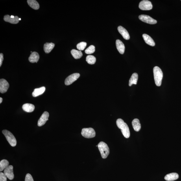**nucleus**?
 I'll return each mask as SVG.
<instances>
[{"mask_svg": "<svg viewBox=\"0 0 181 181\" xmlns=\"http://www.w3.org/2000/svg\"><path fill=\"white\" fill-rule=\"evenodd\" d=\"M4 173L6 177L10 180H12L14 178V173H13V167L12 165L8 166L4 170Z\"/></svg>", "mask_w": 181, "mask_h": 181, "instance_id": "nucleus-10", "label": "nucleus"}, {"mask_svg": "<svg viewBox=\"0 0 181 181\" xmlns=\"http://www.w3.org/2000/svg\"><path fill=\"white\" fill-rule=\"evenodd\" d=\"M9 163L6 160H3L0 162V171H2L5 169L9 166Z\"/></svg>", "mask_w": 181, "mask_h": 181, "instance_id": "nucleus-25", "label": "nucleus"}, {"mask_svg": "<svg viewBox=\"0 0 181 181\" xmlns=\"http://www.w3.org/2000/svg\"><path fill=\"white\" fill-rule=\"evenodd\" d=\"M132 124L134 129L136 132H139L141 128V125L138 119H135L132 122Z\"/></svg>", "mask_w": 181, "mask_h": 181, "instance_id": "nucleus-21", "label": "nucleus"}, {"mask_svg": "<svg viewBox=\"0 0 181 181\" xmlns=\"http://www.w3.org/2000/svg\"><path fill=\"white\" fill-rule=\"evenodd\" d=\"M9 86V84L7 80L4 79H1L0 80V92L1 93H6L7 91Z\"/></svg>", "mask_w": 181, "mask_h": 181, "instance_id": "nucleus-9", "label": "nucleus"}, {"mask_svg": "<svg viewBox=\"0 0 181 181\" xmlns=\"http://www.w3.org/2000/svg\"><path fill=\"white\" fill-rule=\"evenodd\" d=\"M139 19L144 22L150 24H155L157 23V21L152 17L148 15H142L139 17Z\"/></svg>", "mask_w": 181, "mask_h": 181, "instance_id": "nucleus-8", "label": "nucleus"}, {"mask_svg": "<svg viewBox=\"0 0 181 181\" xmlns=\"http://www.w3.org/2000/svg\"><path fill=\"white\" fill-rule=\"evenodd\" d=\"M86 61L89 64H94L96 62V58L94 56L89 55L87 56Z\"/></svg>", "mask_w": 181, "mask_h": 181, "instance_id": "nucleus-26", "label": "nucleus"}, {"mask_svg": "<svg viewBox=\"0 0 181 181\" xmlns=\"http://www.w3.org/2000/svg\"><path fill=\"white\" fill-rule=\"evenodd\" d=\"M39 59V54L36 52H33L29 58V62L32 63L37 62Z\"/></svg>", "mask_w": 181, "mask_h": 181, "instance_id": "nucleus-16", "label": "nucleus"}, {"mask_svg": "<svg viewBox=\"0 0 181 181\" xmlns=\"http://www.w3.org/2000/svg\"><path fill=\"white\" fill-rule=\"evenodd\" d=\"M153 74L155 83L157 86H160L162 83L163 74L161 69L158 67H155L153 69Z\"/></svg>", "mask_w": 181, "mask_h": 181, "instance_id": "nucleus-2", "label": "nucleus"}, {"mask_svg": "<svg viewBox=\"0 0 181 181\" xmlns=\"http://www.w3.org/2000/svg\"><path fill=\"white\" fill-rule=\"evenodd\" d=\"M95 50V47L94 46L91 45L85 51V52L87 54H92L94 53Z\"/></svg>", "mask_w": 181, "mask_h": 181, "instance_id": "nucleus-27", "label": "nucleus"}, {"mask_svg": "<svg viewBox=\"0 0 181 181\" xmlns=\"http://www.w3.org/2000/svg\"><path fill=\"white\" fill-rule=\"evenodd\" d=\"M21 18H19V21H21Z\"/></svg>", "mask_w": 181, "mask_h": 181, "instance_id": "nucleus-34", "label": "nucleus"}, {"mask_svg": "<svg viewBox=\"0 0 181 181\" xmlns=\"http://www.w3.org/2000/svg\"><path fill=\"white\" fill-rule=\"evenodd\" d=\"M117 49L121 54H123L125 52V45L121 41L117 39L116 41Z\"/></svg>", "mask_w": 181, "mask_h": 181, "instance_id": "nucleus-14", "label": "nucleus"}, {"mask_svg": "<svg viewBox=\"0 0 181 181\" xmlns=\"http://www.w3.org/2000/svg\"><path fill=\"white\" fill-rule=\"evenodd\" d=\"M23 110L27 112H33L35 109L34 105L30 103L24 104L22 106Z\"/></svg>", "mask_w": 181, "mask_h": 181, "instance_id": "nucleus-18", "label": "nucleus"}, {"mask_svg": "<svg viewBox=\"0 0 181 181\" xmlns=\"http://www.w3.org/2000/svg\"><path fill=\"white\" fill-rule=\"evenodd\" d=\"M138 78V74L136 73L133 74L129 80V86H132V84L136 85Z\"/></svg>", "mask_w": 181, "mask_h": 181, "instance_id": "nucleus-23", "label": "nucleus"}, {"mask_svg": "<svg viewBox=\"0 0 181 181\" xmlns=\"http://www.w3.org/2000/svg\"><path fill=\"white\" fill-rule=\"evenodd\" d=\"M27 3L32 8L35 10H37L40 8L39 4L35 0H28Z\"/></svg>", "mask_w": 181, "mask_h": 181, "instance_id": "nucleus-22", "label": "nucleus"}, {"mask_svg": "<svg viewBox=\"0 0 181 181\" xmlns=\"http://www.w3.org/2000/svg\"><path fill=\"white\" fill-rule=\"evenodd\" d=\"M118 30L124 39L126 40H129L130 38V35L127 31L125 28L121 26H119L118 27Z\"/></svg>", "mask_w": 181, "mask_h": 181, "instance_id": "nucleus-12", "label": "nucleus"}, {"mask_svg": "<svg viewBox=\"0 0 181 181\" xmlns=\"http://www.w3.org/2000/svg\"><path fill=\"white\" fill-rule=\"evenodd\" d=\"M81 134L87 138H92L96 136L95 131L92 128H84L82 130Z\"/></svg>", "mask_w": 181, "mask_h": 181, "instance_id": "nucleus-5", "label": "nucleus"}, {"mask_svg": "<svg viewBox=\"0 0 181 181\" xmlns=\"http://www.w3.org/2000/svg\"><path fill=\"white\" fill-rule=\"evenodd\" d=\"M3 60V53L0 54V67H1Z\"/></svg>", "mask_w": 181, "mask_h": 181, "instance_id": "nucleus-31", "label": "nucleus"}, {"mask_svg": "<svg viewBox=\"0 0 181 181\" xmlns=\"http://www.w3.org/2000/svg\"><path fill=\"white\" fill-rule=\"evenodd\" d=\"M139 8L142 10H150L152 9L153 6L151 1L147 0H144L139 3Z\"/></svg>", "mask_w": 181, "mask_h": 181, "instance_id": "nucleus-6", "label": "nucleus"}, {"mask_svg": "<svg viewBox=\"0 0 181 181\" xmlns=\"http://www.w3.org/2000/svg\"><path fill=\"white\" fill-rule=\"evenodd\" d=\"M45 88L44 87H42L40 88L35 89L32 95L34 97H36L38 96L42 95L44 92L45 90Z\"/></svg>", "mask_w": 181, "mask_h": 181, "instance_id": "nucleus-19", "label": "nucleus"}, {"mask_svg": "<svg viewBox=\"0 0 181 181\" xmlns=\"http://www.w3.org/2000/svg\"><path fill=\"white\" fill-rule=\"evenodd\" d=\"M55 46V44L52 43H46L44 45V49L46 53H49Z\"/></svg>", "mask_w": 181, "mask_h": 181, "instance_id": "nucleus-20", "label": "nucleus"}, {"mask_svg": "<svg viewBox=\"0 0 181 181\" xmlns=\"http://www.w3.org/2000/svg\"><path fill=\"white\" fill-rule=\"evenodd\" d=\"M31 52V53H32V51Z\"/></svg>", "mask_w": 181, "mask_h": 181, "instance_id": "nucleus-35", "label": "nucleus"}, {"mask_svg": "<svg viewBox=\"0 0 181 181\" xmlns=\"http://www.w3.org/2000/svg\"><path fill=\"white\" fill-rule=\"evenodd\" d=\"M2 133L5 136L10 144L12 147L16 146L17 145V140L11 132L7 130H4Z\"/></svg>", "mask_w": 181, "mask_h": 181, "instance_id": "nucleus-4", "label": "nucleus"}, {"mask_svg": "<svg viewBox=\"0 0 181 181\" xmlns=\"http://www.w3.org/2000/svg\"><path fill=\"white\" fill-rule=\"evenodd\" d=\"M87 44L85 42H82L78 43L77 45V49L80 51H83L86 48Z\"/></svg>", "mask_w": 181, "mask_h": 181, "instance_id": "nucleus-28", "label": "nucleus"}, {"mask_svg": "<svg viewBox=\"0 0 181 181\" xmlns=\"http://www.w3.org/2000/svg\"><path fill=\"white\" fill-rule=\"evenodd\" d=\"M3 98H0V103H1L3 101Z\"/></svg>", "mask_w": 181, "mask_h": 181, "instance_id": "nucleus-32", "label": "nucleus"}, {"mask_svg": "<svg viewBox=\"0 0 181 181\" xmlns=\"http://www.w3.org/2000/svg\"><path fill=\"white\" fill-rule=\"evenodd\" d=\"M49 113L47 112H45L41 115L38 122V126H41L45 125L46 121L49 120Z\"/></svg>", "mask_w": 181, "mask_h": 181, "instance_id": "nucleus-11", "label": "nucleus"}, {"mask_svg": "<svg viewBox=\"0 0 181 181\" xmlns=\"http://www.w3.org/2000/svg\"><path fill=\"white\" fill-rule=\"evenodd\" d=\"M179 178L178 174L176 173H172L167 174L164 177V179L167 181H173L177 180Z\"/></svg>", "mask_w": 181, "mask_h": 181, "instance_id": "nucleus-17", "label": "nucleus"}, {"mask_svg": "<svg viewBox=\"0 0 181 181\" xmlns=\"http://www.w3.org/2000/svg\"><path fill=\"white\" fill-rule=\"evenodd\" d=\"M143 37L144 40L147 44L152 46H154L155 45V43L153 39L148 35L144 34L143 35Z\"/></svg>", "mask_w": 181, "mask_h": 181, "instance_id": "nucleus-15", "label": "nucleus"}, {"mask_svg": "<svg viewBox=\"0 0 181 181\" xmlns=\"http://www.w3.org/2000/svg\"><path fill=\"white\" fill-rule=\"evenodd\" d=\"M79 73H74L69 76L65 80V84L66 85L68 86L72 84L76 81L80 77Z\"/></svg>", "mask_w": 181, "mask_h": 181, "instance_id": "nucleus-7", "label": "nucleus"}, {"mask_svg": "<svg viewBox=\"0 0 181 181\" xmlns=\"http://www.w3.org/2000/svg\"><path fill=\"white\" fill-rule=\"evenodd\" d=\"M71 53L73 57L76 59H78L82 57L83 56L82 52L80 51L73 49L71 51Z\"/></svg>", "mask_w": 181, "mask_h": 181, "instance_id": "nucleus-24", "label": "nucleus"}, {"mask_svg": "<svg viewBox=\"0 0 181 181\" xmlns=\"http://www.w3.org/2000/svg\"><path fill=\"white\" fill-rule=\"evenodd\" d=\"M0 181H7V177L1 172L0 173Z\"/></svg>", "mask_w": 181, "mask_h": 181, "instance_id": "nucleus-29", "label": "nucleus"}, {"mask_svg": "<svg viewBox=\"0 0 181 181\" xmlns=\"http://www.w3.org/2000/svg\"><path fill=\"white\" fill-rule=\"evenodd\" d=\"M102 158L105 159L110 154V149L107 144L103 141H101L98 145Z\"/></svg>", "mask_w": 181, "mask_h": 181, "instance_id": "nucleus-3", "label": "nucleus"}, {"mask_svg": "<svg viewBox=\"0 0 181 181\" xmlns=\"http://www.w3.org/2000/svg\"><path fill=\"white\" fill-rule=\"evenodd\" d=\"M10 17H11V18H14L15 17L14 16H10Z\"/></svg>", "mask_w": 181, "mask_h": 181, "instance_id": "nucleus-33", "label": "nucleus"}, {"mask_svg": "<svg viewBox=\"0 0 181 181\" xmlns=\"http://www.w3.org/2000/svg\"><path fill=\"white\" fill-rule=\"evenodd\" d=\"M19 19L18 17L17 16H15L14 18H11L10 16L8 15H6L4 17V21L12 24L18 23L19 21Z\"/></svg>", "mask_w": 181, "mask_h": 181, "instance_id": "nucleus-13", "label": "nucleus"}, {"mask_svg": "<svg viewBox=\"0 0 181 181\" xmlns=\"http://www.w3.org/2000/svg\"><path fill=\"white\" fill-rule=\"evenodd\" d=\"M25 181H34L32 176L30 174L28 173L26 174Z\"/></svg>", "mask_w": 181, "mask_h": 181, "instance_id": "nucleus-30", "label": "nucleus"}, {"mask_svg": "<svg viewBox=\"0 0 181 181\" xmlns=\"http://www.w3.org/2000/svg\"><path fill=\"white\" fill-rule=\"evenodd\" d=\"M117 124L118 127L121 129V132L124 137L126 138H129L130 136V132L127 124L123 119H117Z\"/></svg>", "mask_w": 181, "mask_h": 181, "instance_id": "nucleus-1", "label": "nucleus"}]
</instances>
